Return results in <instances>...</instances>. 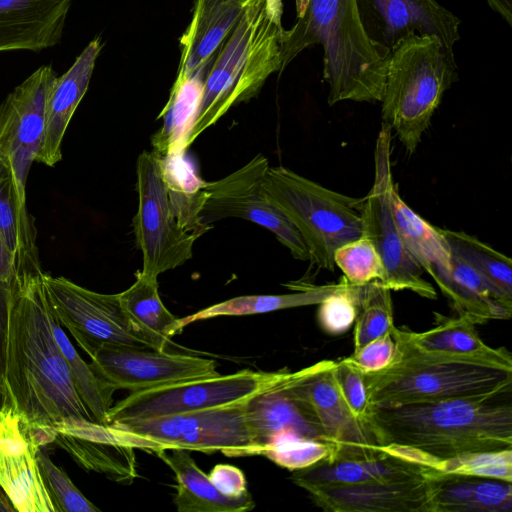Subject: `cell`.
I'll use <instances>...</instances> for the list:
<instances>
[{
  "label": "cell",
  "mask_w": 512,
  "mask_h": 512,
  "mask_svg": "<svg viewBox=\"0 0 512 512\" xmlns=\"http://www.w3.org/2000/svg\"><path fill=\"white\" fill-rule=\"evenodd\" d=\"M43 273L9 284L5 371L12 406L39 448L54 442L53 426L60 420L94 421L55 339Z\"/></svg>",
  "instance_id": "obj_1"
},
{
  "label": "cell",
  "mask_w": 512,
  "mask_h": 512,
  "mask_svg": "<svg viewBox=\"0 0 512 512\" xmlns=\"http://www.w3.org/2000/svg\"><path fill=\"white\" fill-rule=\"evenodd\" d=\"M511 392L370 405L365 422L379 447L406 446L438 461L512 449Z\"/></svg>",
  "instance_id": "obj_2"
},
{
  "label": "cell",
  "mask_w": 512,
  "mask_h": 512,
  "mask_svg": "<svg viewBox=\"0 0 512 512\" xmlns=\"http://www.w3.org/2000/svg\"><path fill=\"white\" fill-rule=\"evenodd\" d=\"M393 361L384 369L364 373L370 405L455 397H488L512 391V357L504 348L456 354L413 346L394 327Z\"/></svg>",
  "instance_id": "obj_3"
},
{
  "label": "cell",
  "mask_w": 512,
  "mask_h": 512,
  "mask_svg": "<svg viewBox=\"0 0 512 512\" xmlns=\"http://www.w3.org/2000/svg\"><path fill=\"white\" fill-rule=\"evenodd\" d=\"M321 44L330 106L345 100L381 102L388 59L367 37L355 0H309L290 30H284L282 67L304 49Z\"/></svg>",
  "instance_id": "obj_4"
},
{
  "label": "cell",
  "mask_w": 512,
  "mask_h": 512,
  "mask_svg": "<svg viewBox=\"0 0 512 512\" xmlns=\"http://www.w3.org/2000/svg\"><path fill=\"white\" fill-rule=\"evenodd\" d=\"M283 33L268 14L266 0L247 1L206 74L188 146L233 105L255 96L271 74L281 72Z\"/></svg>",
  "instance_id": "obj_5"
},
{
  "label": "cell",
  "mask_w": 512,
  "mask_h": 512,
  "mask_svg": "<svg viewBox=\"0 0 512 512\" xmlns=\"http://www.w3.org/2000/svg\"><path fill=\"white\" fill-rule=\"evenodd\" d=\"M457 74L454 53L435 36H410L391 52L381 99L382 119L409 154L415 152Z\"/></svg>",
  "instance_id": "obj_6"
},
{
  "label": "cell",
  "mask_w": 512,
  "mask_h": 512,
  "mask_svg": "<svg viewBox=\"0 0 512 512\" xmlns=\"http://www.w3.org/2000/svg\"><path fill=\"white\" fill-rule=\"evenodd\" d=\"M267 199L295 226L311 264L334 271V253L363 235V198L350 197L283 167H269L263 182Z\"/></svg>",
  "instance_id": "obj_7"
},
{
  "label": "cell",
  "mask_w": 512,
  "mask_h": 512,
  "mask_svg": "<svg viewBox=\"0 0 512 512\" xmlns=\"http://www.w3.org/2000/svg\"><path fill=\"white\" fill-rule=\"evenodd\" d=\"M137 191L133 226L142 252L141 272L157 278L190 260L193 245L203 233L179 213L187 192L181 183L171 180L166 162L153 152L143 151L138 157Z\"/></svg>",
  "instance_id": "obj_8"
},
{
  "label": "cell",
  "mask_w": 512,
  "mask_h": 512,
  "mask_svg": "<svg viewBox=\"0 0 512 512\" xmlns=\"http://www.w3.org/2000/svg\"><path fill=\"white\" fill-rule=\"evenodd\" d=\"M296 372L241 370L172 382L131 392L112 405L108 423L145 419L243 404L255 395L294 379Z\"/></svg>",
  "instance_id": "obj_9"
},
{
  "label": "cell",
  "mask_w": 512,
  "mask_h": 512,
  "mask_svg": "<svg viewBox=\"0 0 512 512\" xmlns=\"http://www.w3.org/2000/svg\"><path fill=\"white\" fill-rule=\"evenodd\" d=\"M269 167L268 159L259 153L228 176L198 185L197 223L208 229L212 222L224 218L252 221L273 232L295 259L307 261L310 255L301 235L265 195L263 182Z\"/></svg>",
  "instance_id": "obj_10"
},
{
  "label": "cell",
  "mask_w": 512,
  "mask_h": 512,
  "mask_svg": "<svg viewBox=\"0 0 512 512\" xmlns=\"http://www.w3.org/2000/svg\"><path fill=\"white\" fill-rule=\"evenodd\" d=\"M42 278L51 314L89 357L103 344L152 348L130 324L119 294L94 292L46 272Z\"/></svg>",
  "instance_id": "obj_11"
},
{
  "label": "cell",
  "mask_w": 512,
  "mask_h": 512,
  "mask_svg": "<svg viewBox=\"0 0 512 512\" xmlns=\"http://www.w3.org/2000/svg\"><path fill=\"white\" fill-rule=\"evenodd\" d=\"M391 128L383 123L375 149L374 182L363 198V235L378 251L386 273L383 284L391 290H410L421 297L436 299L434 287L423 277V269L416 263L395 225L389 192L393 184L391 170Z\"/></svg>",
  "instance_id": "obj_12"
},
{
  "label": "cell",
  "mask_w": 512,
  "mask_h": 512,
  "mask_svg": "<svg viewBox=\"0 0 512 512\" xmlns=\"http://www.w3.org/2000/svg\"><path fill=\"white\" fill-rule=\"evenodd\" d=\"M56 77L51 65H43L0 102V159L10 172L17 201L26 216L31 215L26 200L27 178L41 147L46 97Z\"/></svg>",
  "instance_id": "obj_13"
},
{
  "label": "cell",
  "mask_w": 512,
  "mask_h": 512,
  "mask_svg": "<svg viewBox=\"0 0 512 512\" xmlns=\"http://www.w3.org/2000/svg\"><path fill=\"white\" fill-rule=\"evenodd\" d=\"M244 404L145 419L111 422L164 443L170 449L221 451L229 457L255 455Z\"/></svg>",
  "instance_id": "obj_14"
},
{
  "label": "cell",
  "mask_w": 512,
  "mask_h": 512,
  "mask_svg": "<svg viewBox=\"0 0 512 512\" xmlns=\"http://www.w3.org/2000/svg\"><path fill=\"white\" fill-rule=\"evenodd\" d=\"M90 359L95 374L114 390L133 392L217 374L212 359L127 345L103 344Z\"/></svg>",
  "instance_id": "obj_15"
},
{
  "label": "cell",
  "mask_w": 512,
  "mask_h": 512,
  "mask_svg": "<svg viewBox=\"0 0 512 512\" xmlns=\"http://www.w3.org/2000/svg\"><path fill=\"white\" fill-rule=\"evenodd\" d=\"M363 29L384 58L413 35L437 37L453 53L460 19L436 0H355Z\"/></svg>",
  "instance_id": "obj_16"
},
{
  "label": "cell",
  "mask_w": 512,
  "mask_h": 512,
  "mask_svg": "<svg viewBox=\"0 0 512 512\" xmlns=\"http://www.w3.org/2000/svg\"><path fill=\"white\" fill-rule=\"evenodd\" d=\"M335 363L322 360L308 366L292 389L309 403L326 438L335 445L333 457L372 455L379 446L369 426L354 415L344 399L334 375Z\"/></svg>",
  "instance_id": "obj_17"
},
{
  "label": "cell",
  "mask_w": 512,
  "mask_h": 512,
  "mask_svg": "<svg viewBox=\"0 0 512 512\" xmlns=\"http://www.w3.org/2000/svg\"><path fill=\"white\" fill-rule=\"evenodd\" d=\"M436 473L399 481H371L307 491L331 512H436Z\"/></svg>",
  "instance_id": "obj_18"
},
{
  "label": "cell",
  "mask_w": 512,
  "mask_h": 512,
  "mask_svg": "<svg viewBox=\"0 0 512 512\" xmlns=\"http://www.w3.org/2000/svg\"><path fill=\"white\" fill-rule=\"evenodd\" d=\"M307 370L308 367L301 369L294 379L261 392L245 402V419L255 455L289 438L329 441L309 403L292 389L293 383Z\"/></svg>",
  "instance_id": "obj_19"
},
{
  "label": "cell",
  "mask_w": 512,
  "mask_h": 512,
  "mask_svg": "<svg viewBox=\"0 0 512 512\" xmlns=\"http://www.w3.org/2000/svg\"><path fill=\"white\" fill-rule=\"evenodd\" d=\"M39 449L13 406L0 411V487L18 512H57L40 473Z\"/></svg>",
  "instance_id": "obj_20"
},
{
  "label": "cell",
  "mask_w": 512,
  "mask_h": 512,
  "mask_svg": "<svg viewBox=\"0 0 512 512\" xmlns=\"http://www.w3.org/2000/svg\"><path fill=\"white\" fill-rule=\"evenodd\" d=\"M291 472V480L305 491H309L371 481L418 478L432 474L433 469L379 448V451L372 455L333 457Z\"/></svg>",
  "instance_id": "obj_21"
},
{
  "label": "cell",
  "mask_w": 512,
  "mask_h": 512,
  "mask_svg": "<svg viewBox=\"0 0 512 512\" xmlns=\"http://www.w3.org/2000/svg\"><path fill=\"white\" fill-rule=\"evenodd\" d=\"M72 2L0 0V52H39L58 45Z\"/></svg>",
  "instance_id": "obj_22"
},
{
  "label": "cell",
  "mask_w": 512,
  "mask_h": 512,
  "mask_svg": "<svg viewBox=\"0 0 512 512\" xmlns=\"http://www.w3.org/2000/svg\"><path fill=\"white\" fill-rule=\"evenodd\" d=\"M101 49V39L94 38L72 66L51 83L45 103L43 139L36 162L53 167L62 159L61 145L66 129L88 89Z\"/></svg>",
  "instance_id": "obj_23"
},
{
  "label": "cell",
  "mask_w": 512,
  "mask_h": 512,
  "mask_svg": "<svg viewBox=\"0 0 512 512\" xmlns=\"http://www.w3.org/2000/svg\"><path fill=\"white\" fill-rule=\"evenodd\" d=\"M248 0H197L190 25L180 39L177 75L207 73L215 52L239 21Z\"/></svg>",
  "instance_id": "obj_24"
},
{
  "label": "cell",
  "mask_w": 512,
  "mask_h": 512,
  "mask_svg": "<svg viewBox=\"0 0 512 512\" xmlns=\"http://www.w3.org/2000/svg\"><path fill=\"white\" fill-rule=\"evenodd\" d=\"M458 316L476 324L511 317L512 298L507 297L477 271L451 255L449 270L431 274Z\"/></svg>",
  "instance_id": "obj_25"
},
{
  "label": "cell",
  "mask_w": 512,
  "mask_h": 512,
  "mask_svg": "<svg viewBox=\"0 0 512 512\" xmlns=\"http://www.w3.org/2000/svg\"><path fill=\"white\" fill-rule=\"evenodd\" d=\"M155 454L174 472L176 495L173 503L179 512H245L255 507L248 492L239 497L222 494L190 456L189 450H158Z\"/></svg>",
  "instance_id": "obj_26"
},
{
  "label": "cell",
  "mask_w": 512,
  "mask_h": 512,
  "mask_svg": "<svg viewBox=\"0 0 512 512\" xmlns=\"http://www.w3.org/2000/svg\"><path fill=\"white\" fill-rule=\"evenodd\" d=\"M206 74L177 75L168 102L157 117L163 119V125L151 141L152 152L161 159H177L189 147L188 136L197 115Z\"/></svg>",
  "instance_id": "obj_27"
},
{
  "label": "cell",
  "mask_w": 512,
  "mask_h": 512,
  "mask_svg": "<svg viewBox=\"0 0 512 512\" xmlns=\"http://www.w3.org/2000/svg\"><path fill=\"white\" fill-rule=\"evenodd\" d=\"M436 512H511V482L436 473Z\"/></svg>",
  "instance_id": "obj_28"
},
{
  "label": "cell",
  "mask_w": 512,
  "mask_h": 512,
  "mask_svg": "<svg viewBox=\"0 0 512 512\" xmlns=\"http://www.w3.org/2000/svg\"><path fill=\"white\" fill-rule=\"evenodd\" d=\"M130 324L153 349L165 350L170 338L180 332L179 319L162 303L156 277L139 272L136 281L119 293Z\"/></svg>",
  "instance_id": "obj_29"
},
{
  "label": "cell",
  "mask_w": 512,
  "mask_h": 512,
  "mask_svg": "<svg viewBox=\"0 0 512 512\" xmlns=\"http://www.w3.org/2000/svg\"><path fill=\"white\" fill-rule=\"evenodd\" d=\"M0 235L15 259L14 277L40 275L37 230L33 216L20 209L8 168L0 159Z\"/></svg>",
  "instance_id": "obj_30"
},
{
  "label": "cell",
  "mask_w": 512,
  "mask_h": 512,
  "mask_svg": "<svg viewBox=\"0 0 512 512\" xmlns=\"http://www.w3.org/2000/svg\"><path fill=\"white\" fill-rule=\"evenodd\" d=\"M389 201L397 230L416 263L430 275L437 270H449L451 253L439 228L403 201L394 182L390 187Z\"/></svg>",
  "instance_id": "obj_31"
},
{
  "label": "cell",
  "mask_w": 512,
  "mask_h": 512,
  "mask_svg": "<svg viewBox=\"0 0 512 512\" xmlns=\"http://www.w3.org/2000/svg\"><path fill=\"white\" fill-rule=\"evenodd\" d=\"M341 282L315 286L302 285L299 291L281 295H249L235 297L214 304L192 315L179 319V328L186 325L218 316H240L267 313L287 308L320 304L326 297L336 291Z\"/></svg>",
  "instance_id": "obj_32"
},
{
  "label": "cell",
  "mask_w": 512,
  "mask_h": 512,
  "mask_svg": "<svg viewBox=\"0 0 512 512\" xmlns=\"http://www.w3.org/2000/svg\"><path fill=\"white\" fill-rule=\"evenodd\" d=\"M54 442L87 471L104 474L120 484H131L136 477L135 450L129 446L108 445L57 434Z\"/></svg>",
  "instance_id": "obj_33"
},
{
  "label": "cell",
  "mask_w": 512,
  "mask_h": 512,
  "mask_svg": "<svg viewBox=\"0 0 512 512\" xmlns=\"http://www.w3.org/2000/svg\"><path fill=\"white\" fill-rule=\"evenodd\" d=\"M450 253L477 271L507 297L512 298L511 259L462 231L439 228Z\"/></svg>",
  "instance_id": "obj_34"
},
{
  "label": "cell",
  "mask_w": 512,
  "mask_h": 512,
  "mask_svg": "<svg viewBox=\"0 0 512 512\" xmlns=\"http://www.w3.org/2000/svg\"><path fill=\"white\" fill-rule=\"evenodd\" d=\"M55 339L69 365L76 390L94 421L108 423L107 415L113 403L114 389L100 379L90 364L79 355L61 325L52 315Z\"/></svg>",
  "instance_id": "obj_35"
},
{
  "label": "cell",
  "mask_w": 512,
  "mask_h": 512,
  "mask_svg": "<svg viewBox=\"0 0 512 512\" xmlns=\"http://www.w3.org/2000/svg\"><path fill=\"white\" fill-rule=\"evenodd\" d=\"M400 331L408 342L425 351L471 354L492 348L480 338L475 324L461 316L444 318L437 326L424 332Z\"/></svg>",
  "instance_id": "obj_36"
},
{
  "label": "cell",
  "mask_w": 512,
  "mask_h": 512,
  "mask_svg": "<svg viewBox=\"0 0 512 512\" xmlns=\"http://www.w3.org/2000/svg\"><path fill=\"white\" fill-rule=\"evenodd\" d=\"M391 289L375 280L360 286L354 350L391 333L394 326Z\"/></svg>",
  "instance_id": "obj_37"
},
{
  "label": "cell",
  "mask_w": 512,
  "mask_h": 512,
  "mask_svg": "<svg viewBox=\"0 0 512 512\" xmlns=\"http://www.w3.org/2000/svg\"><path fill=\"white\" fill-rule=\"evenodd\" d=\"M334 263L353 285L361 286L375 280L383 283L386 278L382 259L365 235L340 246L334 253Z\"/></svg>",
  "instance_id": "obj_38"
},
{
  "label": "cell",
  "mask_w": 512,
  "mask_h": 512,
  "mask_svg": "<svg viewBox=\"0 0 512 512\" xmlns=\"http://www.w3.org/2000/svg\"><path fill=\"white\" fill-rule=\"evenodd\" d=\"M437 471L512 481V449L469 452L443 460Z\"/></svg>",
  "instance_id": "obj_39"
},
{
  "label": "cell",
  "mask_w": 512,
  "mask_h": 512,
  "mask_svg": "<svg viewBox=\"0 0 512 512\" xmlns=\"http://www.w3.org/2000/svg\"><path fill=\"white\" fill-rule=\"evenodd\" d=\"M40 473L57 512H99L75 486L67 473L40 448L36 454Z\"/></svg>",
  "instance_id": "obj_40"
},
{
  "label": "cell",
  "mask_w": 512,
  "mask_h": 512,
  "mask_svg": "<svg viewBox=\"0 0 512 512\" xmlns=\"http://www.w3.org/2000/svg\"><path fill=\"white\" fill-rule=\"evenodd\" d=\"M336 447L329 441L311 438H289L262 450L260 455L290 471L303 469L332 458Z\"/></svg>",
  "instance_id": "obj_41"
},
{
  "label": "cell",
  "mask_w": 512,
  "mask_h": 512,
  "mask_svg": "<svg viewBox=\"0 0 512 512\" xmlns=\"http://www.w3.org/2000/svg\"><path fill=\"white\" fill-rule=\"evenodd\" d=\"M340 282V287L319 304V324L330 335L348 331L357 316L360 286L349 283L344 276Z\"/></svg>",
  "instance_id": "obj_42"
},
{
  "label": "cell",
  "mask_w": 512,
  "mask_h": 512,
  "mask_svg": "<svg viewBox=\"0 0 512 512\" xmlns=\"http://www.w3.org/2000/svg\"><path fill=\"white\" fill-rule=\"evenodd\" d=\"M334 375L350 409L356 417L365 422L369 401L364 373L347 357L336 361Z\"/></svg>",
  "instance_id": "obj_43"
},
{
  "label": "cell",
  "mask_w": 512,
  "mask_h": 512,
  "mask_svg": "<svg viewBox=\"0 0 512 512\" xmlns=\"http://www.w3.org/2000/svg\"><path fill=\"white\" fill-rule=\"evenodd\" d=\"M396 354V342L391 333L376 338L354 350L349 358L363 372H376L386 368Z\"/></svg>",
  "instance_id": "obj_44"
},
{
  "label": "cell",
  "mask_w": 512,
  "mask_h": 512,
  "mask_svg": "<svg viewBox=\"0 0 512 512\" xmlns=\"http://www.w3.org/2000/svg\"><path fill=\"white\" fill-rule=\"evenodd\" d=\"M208 476L213 485L228 497H239L248 493L245 475L236 466L217 464Z\"/></svg>",
  "instance_id": "obj_45"
},
{
  "label": "cell",
  "mask_w": 512,
  "mask_h": 512,
  "mask_svg": "<svg viewBox=\"0 0 512 512\" xmlns=\"http://www.w3.org/2000/svg\"><path fill=\"white\" fill-rule=\"evenodd\" d=\"M9 284L0 282V411L12 406L5 381Z\"/></svg>",
  "instance_id": "obj_46"
},
{
  "label": "cell",
  "mask_w": 512,
  "mask_h": 512,
  "mask_svg": "<svg viewBox=\"0 0 512 512\" xmlns=\"http://www.w3.org/2000/svg\"><path fill=\"white\" fill-rule=\"evenodd\" d=\"M15 275V259L0 235V282L10 283Z\"/></svg>",
  "instance_id": "obj_47"
},
{
  "label": "cell",
  "mask_w": 512,
  "mask_h": 512,
  "mask_svg": "<svg viewBox=\"0 0 512 512\" xmlns=\"http://www.w3.org/2000/svg\"><path fill=\"white\" fill-rule=\"evenodd\" d=\"M489 7L512 26V0H486Z\"/></svg>",
  "instance_id": "obj_48"
},
{
  "label": "cell",
  "mask_w": 512,
  "mask_h": 512,
  "mask_svg": "<svg viewBox=\"0 0 512 512\" xmlns=\"http://www.w3.org/2000/svg\"><path fill=\"white\" fill-rule=\"evenodd\" d=\"M266 7L268 14L277 24H281V17L283 12L282 0H266Z\"/></svg>",
  "instance_id": "obj_49"
},
{
  "label": "cell",
  "mask_w": 512,
  "mask_h": 512,
  "mask_svg": "<svg viewBox=\"0 0 512 512\" xmlns=\"http://www.w3.org/2000/svg\"><path fill=\"white\" fill-rule=\"evenodd\" d=\"M16 509L12 504L11 500L0 487V512H15Z\"/></svg>",
  "instance_id": "obj_50"
},
{
  "label": "cell",
  "mask_w": 512,
  "mask_h": 512,
  "mask_svg": "<svg viewBox=\"0 0 512 512\" xmlns=\"http://www.w3.org/2000/svg\"><path fill=\"white\" fill-rule=\"evenodd\" d=\"M308 1L309 0H295L297 17H300L304 13Z\"/></svg>",
  "instance_id": "obj_51"
}]
</instances>
